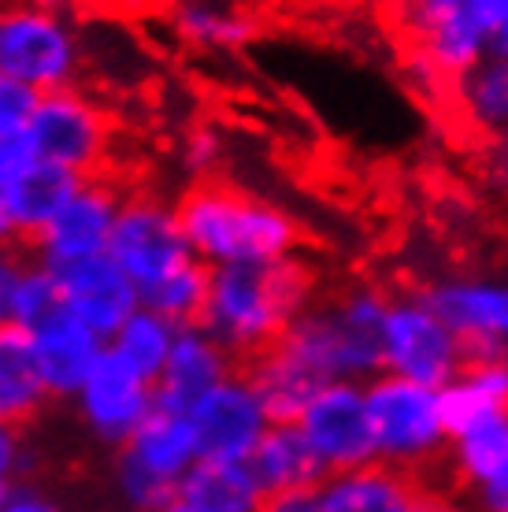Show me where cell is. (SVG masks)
<instances>
[{
    "mask_svg": "<svg viewBox=\"0 0 508 512\" xmlns=\"http://www.w3.org/2000/svg\"><path fill=\"white\" fill-rule=\"evenodd\" d=\"M242 364L230 357V349L208 334L201 323L178 327L175 349L167 357L164 372L156 379V405L175 412H193L219 383H227Z\"/></svg>",
    "mask_w": 508,
    "mask_h": 512,
    "instance_id": "cell-14",
    "label": "cell"
},
{
    "mask_svg": "<svg viewBox=\"0 0 508 512\" xmlns=\"http://www.w3.org/2000/svg\"><path fill=\"white\" fill-rule=\"evenodd\" d=\"M245 372L253 379L256 394L264 397V405L275 423H293L308 405V397L319 390V383H312L301 368H293L279 349H267L264 357L249 360Z\"/></svg>",
    "mask_w": 508,
    "mask_h": 512,
    "instance_id": "cell-30",
    "label": "cell"
},
{
    "mask_svg": "<svg viewBox=\"0 0 508 512\" xmlns=\"http://www.w3.org/2000/svg\"><path fill=\"white\" fill-rule=\"evenodd\" d=\"M264 512H327V509H323L319 487H305V490H286V494H271Z\"/></svg>",
    "mask_w": 508,
    "mask_h": 512,
    "instance_id": "cell-34",
    "label": "cell"
},
{
    "mask_svg": "<svg viewBox=\"0 0 508 512\" xmlns=\"http://www.w3.org/2000/svg\"><path fill=\"white\" fill-rule=\"evenodd\" d=\"M78 186H82V175L67 171V167L45 164V160H34L12 186H4L19 242L23 245L34 242L52 219L60 216V208L75 197Z\"/></svg>",
    "mask_w": 508,
    "mask_h": 512,
    "instance_id": "cell-23",
    "label": "cell"
},
{
    "mask_svg": "<svg viewBox=\"0 0 508 512\" xmlns=\"http://www.w3.org/2000/svg\"><path fill=\"white\" fill-rule=\"evenodd\" d=\"M34 4L49 8V12H56V15H71V19H75V12H78V4H82V0H34Z\"/></svg>",
    "mask_w": 508,
    "mask_h": 512,
    "instance_id": "cell-42",
    "label": "cell"
},
{
    "mask_svg": "<svg viewBox=\"0 0 508 512\" xmlns=\"http://www.w3.org/2000/svg\"><path fill=\"white\" fill-rule=\"evenodd\" d=\"M316 301V279L301 256L267 264H227L212 268L208 305L201 327L216 334L238 364L264 357L290 323Z\"/></svg>",
    "mask_w": 508,
    "mask_h": 512,
    "instance_id": "cell-1",
    "label": "cell"
},
{
    "mask_svg": "<svg viewBox=\"0 0 508 512\" xmlns=\"http://www.w3.org/2000/svg\"><path fill=\"white\" fill-rule=\"evenodd\" d=\"M75 405L93 438L123 449L156 409V383L127 368L123 360H115L112 353H104L97 372L75 394Z\"/></svg>",
    "mask_w": 508,
    "mask_h": 512,
    "instance_id": "cell-12",
    "label": "cell"
},
{
    "mask_svg": "<svg viewBox=\"0 0 508 512\" xmlns=\"http://www.w3.org/2000/svg\"><path fill=\"white\" fill-rule=\"evenodd\" d=\"M468 360L471 349L464 346V338L442 320V312L427 297H390L382 323V372L445 390Z\"/></svg>",
    "mask_w": 508,
    "mask_h": 512,
    "instance_id": "cell-6",
    "label": "cell"
},
{
    "mask_svg": "<svg viewBox=\"0 0 508 512\" xmlns=\"http://www.w3.org/2000/svg\"><path fill=\"white\" fill-rule=\"evenodd\" d=\"M112 134V116L86 86L41 93L30 127H26V138L34 145L38 160L67 167L82 179L101 175L112 153Z\"/></svg>",
    "mask_w": 508,
    "mask_h": 512,
    "instance_id": "cell-7",
    "label": "cell"
},
{
    "mask_svg": "<svg viewBox=\"0 0 508 512\" xmlns=\"http://www.w3.org/2000/svg\"><path fill=\"white\" fill-rule=\"evenodd\" d=\"M8 490H12L8 483H0V509H4V501H8Z\"/></svg>",
    "mask_w": 508,
    "mask_h": 512,
    "instance_id": "cell-44",
    "label": "cell"
},
{
    "mask_svg": "<svg viewBox=\"0 0 508 512\" xmlns=\"http://www.w3.org/2000/svg\"><path fill=\"white\" fill-rule=\"evenodd\" d=\"M86 38L71 15H56L34 0L0 4V71L34 93L71 90L86 75Z\"/></svg>",
    "mask_w": 508,
    "mask_h": 512,
    "instance_id": "cell-4",
    "label": "cell"
},
{
    "mask_svg": "<svg viewBox=\"0 0 508 512\" xmlns=\"http://www.w3.org/2000/svg\"><path fill=\"white\" fill-rule=\"evenodd\" d=\"M108 256L127 271L138 294H145L149 286L167 279L182 264L197 260L186 242L175 201H167L160 193H127L123 197Z\"/></svg>",
    "mask_w": 508,
    "mask_h": 512,
    "instance_id": "cell-8",
    "label": "cell"
},
{
    "mask_svg": "<svg viewBox=\"0 0 508 512\" xmlns=\"http://www.w3.org/2000/svg\"><path fill=\"white\" fill-rule=\"evenodd\" d=\"M64 282V305L78 323H86L89 331H97L108 342L123 323L141 308L138 286L112 256H93L82 264L60 271Z\"/></svg>",
    "mask_w": 508,
    "mask_h": 512,
    "instance_id": "cell-15",
    "label": "cell"
},
{
    "mask_svg": "<svg viewBox=\"0 0 508 512\" xmlns=\"http://www.w3.org/2000/svg\"><path fill=\"white\" fill-rule=\"evenodd\" d=\"M423 297L442 312L471 353H508V279L453 275L431 282Z\"/></svg>",
    "mask_w": 508,
    "mask_h": 512,
    "instance_id": "cell-13",
    "label": "cell"
},
{
    "mask_svg": "<svg viewBox=\"0 0 508 512\" xmlns=\"http://www.w3.org/2000/svg\"><path fill=\"white\" fill-rule=\"evenodd\" d=\"M119 461L134 464L178 494V483L201 461V442H197V427H193L190 412L156 405L149 412V420L134 431V438L119 449Z\"/></svg>",
    "mask_w": 508,
    "mask_h": 512,
    "instance_id": "cell-17",
    "label": "cell"
},
{
    "mask_svg": "<svg viewBox=\"0 0 508 512\" xmlns=\"http://www.w3.org/2000/svg\"><path fill=\"white\" fill-rule=\"evenodd\" d=\"M390 297L375 286H353L312 305L279 338L282 357L312 383H368L382 372V323Z\"/></svg>",
    "mask_w": 508,
    "mask_h": 512,
    "instance_id": "cell-3",
    "label": "cell"
},
{
    "mask_svg": "<svg viewBox=\"0 0 508 512\" xmlns=\"http://www.w3.org/2000/svg\"><path fill=\"white\" fill-rule=\"evenodd\" d=\"M52 401L41 379L34 338L12 323H0V420L23 431Z\"/></svg>",
    "mask_w": 508,
    "mask_h": 512,
    "instance_id": "cell-21",
    "label": "cell"
},
{
    "mask_svg": "<svg viewBox=\"0 0 508 512\" xmlns=\"http://www.w3.org/2000/svg\"><path fill=\"white\" fill-rule=\"evenodd\" d=\"M175 208L193 256L208 268L267 264L301 249V227L286 208L219 179L190 182Z\"/></svg>",
    "mask_w": 508,
    "mask_h": 512,
    "instance_id": "cell-2",
    "label": "cell"
},
{
    "mask_svg": "<svg viewBox=\"0 0 508 512\" xmlns=\"http://www.w3.org/2000/svg\"><path fill=\"white\" fill-rule=\"evenodd\" d=\"M38 97L30 86L15 82L12 75L0 71V138H12V134H26L30 116L38 108Z\"/></svg>",
    "mask_w": 508,
    "mask_h": 512,
    "instance_id": "cell-32",
    "label": "cell"
},
{
    "mask_svg": "<svg viewBox=\"0 0 508 512\" xmlns=\"http://www.w3.org/2000/svg\"><path fill=\"white\" fill-rule=\"evenodd\" d=\"M19 260L23 256H15V249H0V301H4V290H8V282L19 268Z\"/></svg>",
    "mask_w": 508,
    "mask_h": 512,
    "instance_id": "cell-41",
    "label": "cell"
},
{
    "mask_svg": "<svg viewBox=\"0 0 508 512\" xmlns=\"http://www.w3.org/2000/svg\"><path fill=\"white\" fill-rule=\"evenodd\" d=\"M175 338H178V323H171L167 316L141 305L138 312L108 338V353H112L115 360H123L127 368H134L138 375H145V379L156 383L160 372H164L167 357H171V349H175Z\"/></svg>",
    "mask_w": 508,
    "mask_h": 512,
    "instance_id": "cell-28",
    "label": "cell"
},
{
    "mask_svg": "<svg viewBox=\"0 0 508 512\" xmlns=\"http://www.w3.org/2000/svg\"><path fill=\"white\" fill-rule=\"evenodd\" d=\"M442 397L453 427L483 412L508 409V353H475Z\"/></svg>",
    "mask_w": 508,
    "mask_h": 512,
    "instance_id": "cell-27",
    "label": "cell"
},
{
    "mask_svg": "<svg viewBox=\"0 0 508 512\" xmlns=\"http://www.w3.org/2000/svg\"><path fill=\"white\" fill-rule=\"evenodd\" d=\"M19 461H23V438H19V427L0 420V483L12 479Z\"/></svg>",
    "mask_w": 508,
    "mask_h": 512,
    "instance_id": "cell-35",
    "label": "cell"
},
{
    "mask_svg": "<svg viewBox=\"0 0 508 512\" xmlns=\"http://www.w3.org/2000/svg\"><path fill=\"white\" fill-rule=\"evenodd\" d=\"M457 104L471 127L486 134L508 130V56L490 52L486 60L457 78Z\"/></svg>",
    "mask_w": 508,
    "mask_h": 512,
    "instance_id": "cell-29",
    "label": "cell"
},
{
    "mask_svg": "<svg viewBox=\"0 0 508 512\" xmlns=\"http://www.w3.org/2000/svg\"><path fill=\"white\" fill-rule=\"evenodd\" d=\"M405 4H408V12H412V19L423 23V19H431V15H442V12H449V8L471 4V0H405Z\"/></svg>",
    "mask_w": 508,
    "mask_h": 512,
    "instance_id": "cell-38",
    "label": "cell"
},
{
    "mask_svg": "<svg viewBox=\"0 0 508 512\" xmlns=\"http://www.w3.org/2000/svg\"><path fill=\"white\" fill-rule=\"evenodd\" d=\"M60 316H67L60 271L45 268L34 256L19 260L12 282L4 290V301H0V323H12L19 331L34 334Z\"/></svg>",
    "mask_w": 508,
    "mask_h": 512,
    "instance_id": "cell-25",
    "label": "cell"
},
{
    "mask_svg": "<svg viewBox=\"0 0 508 512\" xmlns=\"http://www.w3.org/2000/svg\"><path fill=\"white\" fill-rule=\"evenodd\" d=\"M0 512H64L52 498H45L41 490L34 487H12L8 490V501Z\"/></svg>",
    "mask_w": 508,
    "mask_h": 512,
    "instance_id": "cell-36",
    "label": "cell"
},
{
    "mask_svg": "<svg viewBox=\"0 0 508 512\" xmlns=\"http://www.w3.org/2000/svg\"><path fill=\"white\" fill-rule=\"evenodd\" d=\"M190 420L197 427L201 457H216V461H249L256 442L275 423L245 368H238L227 383H219L204 397L190 412Z\"/></svg>",
    "mask_w": 508,
    "mask_h": 512,
    "instance_id": "cell-11",
    "label": "cell"
},
{
    "mask_svg": "<svg viewBox=\"0 0 508 512\" xmlns=\"http://www.w3.org/2000/svg\"><path fill=\"white\" fill-rule=\"evenodd\" d=\"M416 34H420L423 64L431 67L434 75H445L453 82L494 52V30L471 4L423 19L416 23Z\"/></svg>",
    "mask_w": 508,
    "mask_h": 512,
    "instance_id": "cell-20",
    "label": "cell"
},
{
    "mask_svg": "<svg viewBox=\"0 0 508 512\" xmlns=\"http://www.w3.org/2000/svg\"><path fill=\"white\" fill-rule=\"evenodd\" d=\"M208 279H212V268L201 264V260H190L178 271H171L167 279H160L156 286H149L141 294V305L167 316L178 327H190V323H201L204 305H208Z\"/></svg>",
    "mask_w": 508,
    "mask_h": 512,
    "instance_id": "cell-31",
    "label": "cell"
},
{
    "mask_svg": "<svg viewBox=\"0 0 508 512\" xmlns=\"http://www.w3.org/2000/svg\"><path fill=\"white\" fill-rule=\"evenodd\" d=\"M471 8L483 15L486 26L497 34V26L508 23V0H471Z\"/></svg>",
    "mask_w": 508,
    "mask_h": 512,
    "instance_id": "cell-39",
    "label": "cell"
},
{
    "mask_svg": "<svg viewBox=\"0 0 508 512\" xmlns=\"http://www.w3.org/2000/svg\"><path fill=\"white\" fill-rule=\"evenodd\" d=\"M30 338H34L41 379L49 386L52 401H67V397L75 401V394L86 386V379L97 372V364L108 353V342L101 334L89 331L86 323H78L71 312L34 331Z\"/></svg>",
    "mask_w": 508,
    "mask_h": 512,
    "instance_id": "cell-18",
    "label": "cell"
},
{
    "mask_svg": "<svg viewBox=\"0 0 508 512\" xmlns=\"http://www.w3.org/2000/svg\"><path fill=\"white\" fill-rule=\"evenodd\" d=\"M12 245H23V242H19V231H15L8 197H4V190H0V249H12Z\"/></svg>",
    "mask_w": 508,
    "mask_h": 512,
    "instance_id": "cell-40",
    "label": "cell"
},
{
    "mask_svg": "<svg viewBox=\"0 0 508 512\" xmlns=\"http://www.w3.org/2000/svg\"><path fill=\"white\" fill-rule=\"evenodd\" d=\"M178 498L197 512H264L267 494L256 483L249 461L201 457L178 483Z\"/></svg>",
    "mask_w": 508,
    "mask_h": 512,
    "instance_id": "cell-24",
    "label": "cell"
},
{
    "mask_svg": "<svg viewBox=\"0 0 508 512\" xmlns=\"http://www.w3.org/2000/svg\"><path fill=\"white\" fill-rule=\"evenodd\" d=\"M171 26L186 45L204 52L242 49L256 34L253 19L223 0H178L171 12Z\"/></svg>",
    "mask_w": 508,
    "mask_h": 512,
    "instance_id": "cell-26",
    "label": "cell"
},
{
    "mask_svg": "<svg viewBox=\"0 0 508 512\" xmlns=\"http://www.w3.org/2000/svg\"><path fill=\"white\" fill-rule=\"evenodd\" d=\"M297 427L312 446L323 472H353L379 461L375 435H371L368 394L364 383H327L308 397V405L297 416Z\"/></svg>",
    "mask_w": 508,
    "mask_h": 512,
    "instance_id": "cell-9",
    "label": "cell"
},
{
    "mask_svg": "<svg viewBox=\"0 0 508 512\" xmlns=\"http://www.w3.org/2000/svg\"><path fill=\"white\" fill-rule=\"evenodd\" d=\"M420 512H483L468 494H431Z\"/></svg>",
    "mask_w": 508,
    "mask_h": 512,
    "instance_id": "cell-37",
    "label": "cell"
},
{
    "mask_svg": "<svg viewBox=\"0 0 508 512\" xmlns=\"http://www.w3.org/2000/svg\"><path fill=\"white\" fill-rule=\"evenodd\" d=\"M156 512H197V509H193V505H186L182 498H175V501H167L164 509H156Z\"/></svg>",
    "mask_w": 508,
    "mask_h": 512,
    "instance_id": "cell-43",
    "label": "cell"
},
{
    "mask_svg": "<svg viewBox=\"0 0 508 512\" xmlns=\"http://www.w3.org/2000/svg\"><path fill=\"white\" fill-rule=\"evenodd\" d=\"M327 512H420L431 490L416 472L371 461L353 472H334L319 483Z\"/></svg>",
    "mask_w": 508,
    "mask_h": 512,
    "instance_id": "cell-16",
    "label": "cell"
},
{
    "mask_svg": "<svg viewBox=\"0 0 508 512\" xmlns=\"http://www.w3.org/2000/svg\"><path fill=\"white\" fill-rule=\"evenodd\" d=\"M123 197H127V190H119L108 175L82 179L75 197L60 208V216L26 245L30 256L52 271H64L71 264L104 256L108 242H112L119 208H123Z\"/></svg>",
    "mask_w": 508,
    "mask_h": 512,
    "instance_id": "cell-10",
    "label": "cell"
},
{
    "mask_svg": "<svg viewBox=\"0 0 508 512\" xmlns=\"http://www.w3.org/2000/svg\"><path fill=\"white\" fill-rule=\"evenodd\" d=\"M249 468H253L256 483L264 487L267 498L286 494V490L319 487L327 479L323 464L316 461V453L305 442L297 423H271L267 435L249 453Z\"/></svg>",
    "mask_w": 508,
    "mask_h": 512,
    "instance_id": "cell-22",
    "label": "cell"
},
{
    "mask_svg": "<svg viewBox=\"0 0 508 512\" xmlns=\"http://www.w3.org/2000/svg\"><path fill=\"white\" fill-rule=\"evenodd\" d=\"M0 4H4V0H0Z\"/></svg>",
    "mask_w": 508,
    "mask_h": 512,
    "instance_id": "cell-45",
    "label": "cell"
},
{
    "mask_svg": "<svg viewBox=\"0 0 508 512\" xmlns=\"http://www.w3.org/2000/svg\"><path fill=\"white\" fill-rule=\"evenodd\" d=\"M449 468L460 490L475 498L483 490L497 487L508 479V409L483 412L453 427L449 438Z\"/></svg>",
    "mask_w": 508,
    "mask_h": 512,
    "instance_id": "cell-19",
    "label": "cell"
},
{
    "mask_svg": "<svg viewBox=\"0 0 508 512\" xmlns=\"http://www.w3.org/2000/svg\"><path fill=\"white\" fill-rule=\"evenodd\" d=\"M219 156H223V145H219V138L208 127L193 130L186 145H182V164H186V171H193V182L216 179Z\"/></svg>",
    "mask_w": 508,
    "mask_h": 512,
    "instance_id": "cell-33",
    "label": "cell"
},
{
    "mask_svg": "<svg viewBox=\"0 0 508 512\" xmlns=\"http://www.w3.org/2000/svg\"><path fill=\"white\" fill-rule=\"evenodd\" d=\"M364 394H368L375 453L382 464L420 472V468L442 461L449 438H453L442 390L379 372L364 383Z\"/></svg>",
    "mask_w": 508,
    "mask_h": 512,
    "instance_id": "cell-5",
    "label": "cell"
}]
</instances>
